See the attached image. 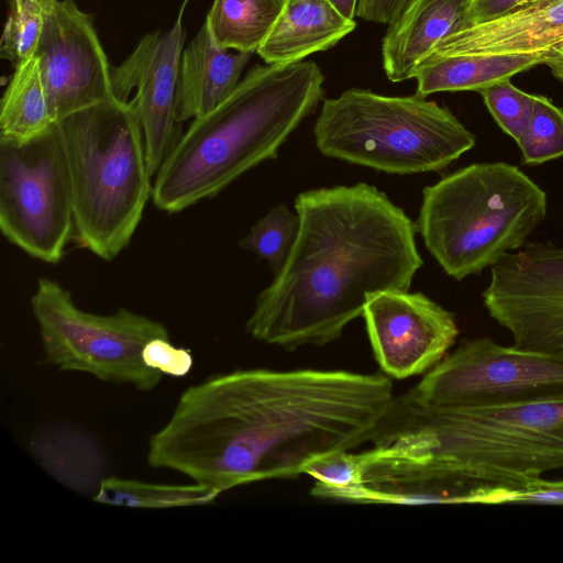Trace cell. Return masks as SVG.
<instances>
[{
    "mask_svg": "<svg viewBox=\"0 0 563 563\" xmlns=\"http://www.w3.org/2000/svg\"><path fill=\"white\" fill-rule=\"evenodd\" d=\"M252 55L230 53L220 46L205 21L181 53L176 91L178 122L201 117L222 102L239 85Z\"/></svg>",
    "mask_w": 563,
    "mask_h": 563,
    "instance_id": "e0dca14e",
    "label": "cell"
},
{
    "mask_svg": "<svg viewBox=\"0 0 563 563\" xmlns=\"http://www.w3.org/2000/svg\"><path fill=\"white\" fill-rule=\"evenodd\" d=\"M534 0H473L467 27L500 16Z\"/></svg>",
    "mask_w": 563,
    "mask_h": 563,
    "instance_id": "f546056e",
    "label": "cell"
},
{
    "mask_svg": "<svg viewBox=\"0 0 563 563\" xmlns=\"http://www.w3.org/2000/svg\"><path fill=\"white\" fill-rule=\"evenodd\" d=\"M517 144L526 165L563 156V109L545 96L533 95L531 120Z\"/></svg>",
    "mask_w": 563,
    "mask_h": 563,
    "instance_id": "cb8c5ba5",
    "label": "cell"
},
{
    "mask_svg": "<svg viewBox=\"0 0 563 563\" xmlns=\"http://www.w3.org/2000/svg\"><path fill=\"white\" fill-rule=\"evenodd\" d=\"M545 52L430 56L418 67L417 95L482 91L544 63Z\"/></svg>",
    "mask_w": 563,
    "mask_h": 563,
    "instance_id": "d6986e66",
    "label": "cell"
},
{
    "mask_svg": "<svg viewBox=\"0 0 563 563\" xmlns=\"http://www.w3.org/2000/svg\"><path fill=\"white\" fill-rule=\"evenodd\" d=\"M286 0H213L206 22L227 49L254 53L266 40Z\"/></svg>",
    "mask_w": 563,
    "mask_h": 563,
    "instance_id": "44dd1931",
    "label": "cell"
},
{
    "mask_svg": "<svg viewBox=\"0 0 563 563\" xmlns=\"http://www.w3.org/2000/svg\"><path fill=\"white\" fill-rule=\"evenodd\" d=\"M55 121L33 55L14 67L0 106V139L26 142L45 133Z\"/></svg>",
    "mask_w": 563,
    "mask_h": 563,
    "instance_id": "ffe728a7",
    "label": "cell"
},
{
    "mask_svg": "<svg viewBox=\"0 0 563 563\" xmlns=\"http://www.w3.org/2000/svg\"><path fill=\"white\" fill-rule=\"evenodd\" d=\"M23 1L24 0H14V5H15L14 8L19 9L22 5Z\"/></svg>",
    "mask_w": 563,
    "mask_h": 563,
    "instance_id": "d6a6232c",
    "label": "cell"
},
{
    "mask_svg": "<svg viewBox=\"0 0 563 563\" xmlns=\"http://www.w3.org/2000/svg\"><path fill=\"white\" fill-rule=\"evenodd\" d=\"M31 308L45 358L60 371L142 391L161 383L164 374L145 364L143 350L154 339H170L162 322L126 308L111 314L85 311L67 289L45 277L37 280Z\"/></svg>",
    "mask_w": 563,
    "mask_h": 563,
    "instance_id": "ba28073f",
    "label": "cell"
},
{
    "mask_svg": "<svg viewBox=\"0 0 563 563\" xmlns=\"http://www.w3.org/2000/svg\"><path fill=\"white\" fill-rule=\"evenodd\" d=\"M0 230L47 264L60 262L74 239L71 178L58 122L26 142L0 139Z\"/></svg>",
    "mask_w": 563,
    "mask_h": 563,
    "instance_id": "9c48e42d",
    "label": "cell"
},
{
    "mask_svg": "<svg viewBox=\"0 0 563 563\" xmlns=\"http://www.w3.org/2000/svg\"><path fill=\"white\" fill-rule=\"evenodd\" d=\"M356 27L329 0H286L256 53L266 64L287 65L327 51Z\"/></svg>",
    "mask_w": 563,
    "mask_h": 563,
    "instance_id": "ac0fdd59",
    "label": "cell"
},
{
    "mask_svg": "<svg viewBox=\"0 0 563 563\" xmlns=\"http://www.w3.org/2000/svg\"><path fill=\"white\" fill-rule=\"evenodd\" d=\"M547 214V194L517 166L477 163L427 186L415 223L442 269L456 280L521 249Z\"/></svg>",
    "mask_w": 563,
    "mask_h": 563,
    "instance_id": "8992f818",
    "label": "cell"
},
{
    "mask_svg": "<svg viewBox=\"0 0 563 563\" xmlns=\"http://www.w3.org/2000/svg\"><path fill=\"white\" fill-rule=\"evenodd\" d=\"M71 178L74 241L111 261L131 242L152 199L142 126L132 102L112 99L58 121Z\"/></svg>",
    "mask_w": 563,
    "mask_h": 563,
    "instance_id": "5b68a950",
    "label": "cell"
},
{
    "mask_svg": "<svg viewBox=\"0 0 563 563\" xmlns=\"http://www.w3.org/2000/svg\"><path fill=\"white\" fill-rule=\"evenodd\" d=\"M561 40L563 0H534L449 35L430 56L539 53Z\"/></svg>",
    "mask_w": 563,
    "mask_h": 563,
    "instance_id": "9a60e30c",
    "label": "cell"
},
{
    "mask_svg": "<svg viewBox=\"0 0 563 563\" xmlns=\"http://www.w3.org/2000/svg\"><path fill=\"white\" fill-rule=\"evenodd\" d=\"M220 494L200 485L152 484L108 477L101 481L95 501L135 508H169L211 504Z\"/></svg>",
    "mask_w": 563,
    "mask_h": 563,
    "instance_id": "7402d4cb",
    "label": "cell"
},
{
    "mask_svg": "<svg viewBox=\"0 0 563 563\" xmlns=\"http://www.w3.org/2000/svg\"><path fill=\"white\" fill-rule=\"evenodd\" d=\"M34 56L56 122L115 99L111 66L93 19L74 0H44V23Z\"/></svg>",
    "mask_w": 563,
    "mask_h": 563,
    "instance_id": "7c38bea8",
    "label": "cell"
},
{
    "mask_svg": "<svg viewBox=\"0 0 563 563\" xmlns=\"http://www.w3.org/2000/svg\"><path fill=\"white\" fill-rule=\"evenodd\" d=\"M299 230V217L285 205L274 207L257 220L240 246L264 260L277 274L288 258Z\"/></svg>",
    "mask_w": 563,
    "mask_h": 563,
    "instance_id": "603a6c76",
    "label": "cell"
},
{
    "mask_svg": "<svg viewBox=\"0 0 563 563\" xmlns=\"http://www.w3.org/2000/svg\"><path fill=\"white\" fill-rule=\"evenodd\" d=\"M479 93L497 124L518 142L531 120L533 95L520 90L510 79L494 84Z\"/></svg>",
    "mask_w": 563,
    "mask_h": 563,
    "instance_id": "484cf974",
    "label": "cell"
},
{
    "mask_svg": "<svg viewBox=\"0 0 563 563\" xmlns=\"http://www.w3.org/2000/svg\"><path fill=\"white\" fill-rule=\"evenodd\" d=\"M473 0H409L388 24L382 42L383 67L388 79L415 78L421 63L449 35L467 27Z\"/></svg>",
    "mask_w": 563,
    "mask_h": 563,
    "instance_id": "2e32d148",
    "label": "cell"
},
{
    "mask_svg": "<svg viewBox=\"0 0 563 563\" xmlns=\"http://www.w3.org/2000/svg\"><path fill=\"white\" fill-rule=\"evenodd\" d=\"M432 407L504 406L563 399V355L463 341L407 393Z\"/></svg>",
    "mask_w": 563,
    "mask_h": 563,
    "instance_id": "30bf717a",
    "label": "cell"
},
{
    "mask_svg": "<svg viewBox=\"0 0 563 563\" xmlns=\"http://www.w3.org/2000/svg\"><path fill=\"white\" fill-rule=\"evenodd\" d=\"M313 135L324 156L401 175L442 170L475 145V135L435 101L358 88L323 101Z\"/></svg>",
    "mask_w": 563,
    "mask_h": 563,
    "instance_id": "52a82bcc",
    "label": "cell"
},
{
    "mask_svg": "<svg viewBox=\"0 0 563 563\" xmlns=\"http://www.w3.org/2000/svg\"><path fill=\"white\" fill-rule=\"evenodd\" d=\"M395 398L384 373L236 369L190 386L148 441L152 467L219 494L303 474L316 459L371 438Z\"/></svg>",
    "mask_w": 563,
    "mask_h": 563,
    "instance_id": "6da1fadb",
    "label": "cell"
},
{
    "mask_svg": "<svg viewBox=\"0 0 563 563\" xmlns=\"http://www.w3.org/2000/svg\"><path fill=\"white\" fill-rule=\"evenodd\" d=\"M371 441L424 486L520 490L563 468V399L432 407L402 394L395 396Z\"/></svg>",
    "mask_w": 563,
    "mask_h": 563,
    "instance_id": "3957f363",
    "label": "cell"
},
{
    "mask_svg": "<svg viewBox=\"0 0 563 563\" xmlns=\"http://www.w3.org/2000/svg\"><path fill=\"white\" fill-rule=\"evenodd\" d=\"M544 65H547L552 75L563 84V40L551 46L545 52Z\"/></svg>",
    "mask_w": 563,
    "mask_h": 563,
    "instance_id": "4dcf8cb0",
    "label": "cell"
},
{
    "mask_svg": "<svg viewBox=\"0 0 563 563\" xmlns=\"http://www.w3.org/2000/svg\"><path fill=\"white\" fill-rule=\"evenodd\" d=\"M483 300L515 347L563 355V247L526 243L505 254L490 266Z\"/></svg>",
    "mask_w": 563,
    "mask_h": 563,
    "instance_id": "8fae6325",
    "label": "cell"
},
{
    "mask_svg": "<svg viewBox=\"0 0 563 563\" xmlns=\"http://www.w3.org/2000/svg\"><path fill=\"white\" fill-rule=\"evenodd\" d=\"M409 0H358L356 16L365 21L390 24Z\"/></svg>",
    "mask_w": 563,
    "mask_h": 563,
    "instance_id": "f1b7e54d",
    "label": "cell"
},
{
    "mask_svg": "<svg viewBox=\"0 0 563 563\" xmlns=\"http://www.w3.org/2000/svg\"><path fill=\"white\" fill-rule=\"evenodd\" d=\"M330 3L346 19L354 20L358 0H329Z\"/></svg>",
    "mask_w": 563,
    "mask_h": 563,
    "instance_id": "1f68e13d",
    "label": "cell"
},
{
    "mask_svg": "<svg viewBox=\"0 0 563 563\" xmlns=\"http://www.w3.org/2000/svg\"><path fill=\"white\" fill-rule=\"evenodd\" d=\"M373 351L388 377L427 373L454 344V316L421 292L384 290L367 296L363 316Z\"/></svg>",
    "mask_w": 563,
    "mask_h": 563,
    "instance_id": "5bb4252c",
    "label": "cell"
},
{
    "mask_svg": "<svg viewBox=\"0 0 563 563\" xmlns=\"http://www.w3.org/2000/svg\"><path fill=\"white\" fill-rule=\"evenodd\" d=\"M145 364L164 375L184 377L194 364L189 350L176 347L170 339H154L143 350Z\"/></svg>",
    "mask_w": 563,
    "mask_h": 563,
    "instance_id": "4316f807",
    "label": "cell"
},
{
    "mask_svg": "<svg viewBox=\"0 0 563 563\" xmlns=\"http://www.w3.org/2000/svg\"><path fill=\"white\" fill-rule=\"evenodd\" d=\"M514 504L563 505V479L532 481L523 489L518 490Z\"/></svg>",
    "mask_w": 563,
    "mask_h": 563,
    "instance_id": "83f0119b",
    "label": "cell"
},
{
    "mask_svg": "<svg viewBox=\"0 0 563 563\" xmlns=\"http://www.w3.org/2000/svg\"><path fill=\"white\" fill-rule=\"evenodd\" d=\"M44 23V0H24L10 13L0 43V56L14 67L34 55Z\"/></svg>",
    "mask_w": 563,
    "mask_h": 563,
    "instance_id": "d4e9b609",
    "label": "cell"
},
{
    "mask_svg": "<svg viewBox=\"0 0 563 563\" xmlns=\"http://www.w3.org/2000/svg\"><path fill=\"white\" fill-rule=\"evenodd\" d=\"M295 210L291 252L245 324L253 338L287 351L334 342L363 316L368 295L409 290L422 266L415 223L375 186L307 190Z\"/></svg>",
    "mask_w": 563,
    "mask_h": 563,
    "instance_id": "7a4b0ae2",
    "label": "cell"
},
{
    "mask_svg": "<svg viewBox=\"0 0 563 563\" xmlns=\"http://www.w3.org/2000/svg\"><path fill=\"white\" fill-rule=\"evenodd\" d=\"M188 1L183 0L169 30L144 35L120 65L111 66L115 99L130 100L137 113L153 177L180 136L176 91L185 47L184 14Z\"/></svg>",
    "mask_w": 563,
    "mask_h": 563,
    "instance_id": "4fadbf2b",
    "label": "cell"
},
{
    "mask_svg": "<svg viewBox=\"0 0 563 563\" xmlns=\"http://www.w3.org/2000/svg\"><path fill=\"white\" fill-rule=\"evenodd\" d=\"M313 62L256 65L217 107L191 120L154 176L152 200L180 212L275 158L323 97Z\"/></svg>",
    "mask_w": 563,
    "mask_h": 563,
    "instance_id": "277c9868",
    "label": "cell"
}]
</instances>
